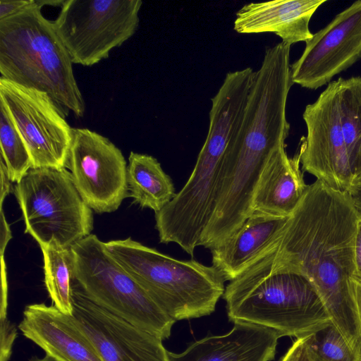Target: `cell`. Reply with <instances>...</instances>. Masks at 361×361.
Listing matches in <instances>:
<instances>
[{"instance_id":"cell-1","label":"cell","mask_w":361,"mask_h":361,"mask_svg":"<svg viewBox=\"0 0 361 361\" xmlns=\"http://www.w3.org/2000/svg\"><path fill=\"white\" fill-rule=\"evenodd\" d=\"M359 219L345 192L317 179L264 253L274 267L299 273L312 283L332 322L361 351L353 288Z\"/></svg>"},{"instance_id":"cell-2","label":"cell","mask_w":361,"mask_h":361,"mask_svg":"<svg viewBox=\"0 0 361 361\" xmlns=\"http://www.w3.org/2000/svg\"><path fill=\"white\" fill-rule=\"evenodd\" d=\"M222 297L231 322L269 328L281 337L302 338L331 321L312 283L274 267L264 253L229 281Z\"/></svg>"},{"instance_id":"cell-3","label":"cell","mask_w":361,"mask_h":361,"mask_svg":"<svg viewBox=\"0 0 361 361\" xmlns=\"http://www.w3.org/2000/svg\"><path fill=\"white\" fill-rule=\"evenodd\" d=\"M73 64L52 20L35 0L0 20V77L46 92L66 116L71 111L82 117L85 104Z\"/></svg>"},{"instance_id":"cell-4","label":"cell","mask_w":361,"mask_h":361,"mask_svg":"<svg viewBox=\"0 0 361 361\" xmlns=\"http://www.w3.org/2000/svg\"><path fill=\"white\" fill-rule=\"evenodd\" d=\"M111 256L176 322L209 315L225 290L212 265L164 255L130 237L105 243Z\"/></svg>"},{"instance_id":"cell-5","label":"cell","mask_w":361,"mask_h":361,"mask_svg":"<svg viewBox=\"0 0 361 361\" xmlns=\"http://www.w3.org/2000/svg\"><path fill=\"white\" fill-rule=\"evenodd\" d=\"M73 280L94 303L162 341L174 319L118 264L106 243L90 234L71 247Z\"/></svg>"},{"instance_id":"cell-6","label":"cell","mask_w":361,"mask_h":361,"mask_svg":"<svg viewBox=\"0 0 361 361\" xmlns=\"http://www.w3.org/2000/svg\"><path fill=\"white\" fill-rule=\"evenodd\" d=\"M13 192L30 234L39 247L54 241L64 247L91 234L92 210L66 168H32Z\"/></svg>"},{"instance_id":"cell-7","label":"cell","mask_w":361,"mask_h":361,"mask_svg":"<svg viewBox=\"0 0 361 361\" xmlns=\"http://www.w3.org/2000/svg\"><path fill=\"white\" fill-rule=\"evenodd\" d=\"M142 4L140 0H65L52 23L73 63L92 66L135 33Z\"/></svg>"},{"instance_id":"cell-8","label":"cell","mask_w":361,"mask_h":361,"mask_svg":"<svg viewBox=\"0 0 361 361\" xmlns=\"http://www.w3.org/2000/svg\"><path fill=\"white\" fill-rule=\"evenodd\" d=\"M0 99L25 141L32 168H66L73 128L51 97L0 77Z\"/></svg>"},{"instance_id":"cell-9","label":"cell","mask_w":361,"mask_h":361,"mask_svg":"<svg viewBox=\"0 0 361 361\" xmlns=\"http://www.w3.org/2000/svg\"><path fill=\"white\" fill-rule=\"evenodd\" d=\"M127 162L110 140L84 128H73L66 167L86 204L98 214L118 209L129 196Z\"/></svg>"},{"instance_id":"cell-10","label":"cell","mask_w":361,"mask_h":361,"mask_svg":"<svg viewBox=\"0 0 361 361\" xmlns=\"http://www.w3.org/2000/svg\"><path fill=\"white\" fill-rule=\"evenodd\" d=\"M338 80L331 82L302 114L307 136L301 139L299 151L302 171L330 188L347 192L355 185L340 116Z\"/></svg>"},{"instance_id":"cell-11","label":"cell","mask_w":361,"mask_h":361,"mask_svg":"<svg viewBox=\"0 0 361 361\" xmlns=\"http://www.w3.org/2000/svg\"><path fill=\"white\" fill-rule=\"evenodd\" d=\"M305 44L290 65L291 80L316 90L361 59V0L337 14Z\"/></svg>"},{"instance_id":"cell-12","label":"cell","mask_w":361,"mask_h":361,"mask_svg":"<svg viewBox=\"0 0 361 361\" xmlns=\"http://www.w3.org/2000/svg\"><path fill=\"white\" fill-rule=\"evenodd\" d=\"M73 316L104 361H169L162 340L90 300L73 279Z\"/></svg>"},{"instance_id":"cell-13","label":"cell","mask_w":361,"mask_h":361,"mask_svg":"<svg viewBox=\"0 0 361 361\" xmlns=\"http://www.w3.org/2000/svg\"><path fill=\"white\" fill-rule=\"evenodd\" d=\"M18 329L58 361H104L73 316L63 314L54 305H27Z\"/></svg>"},{"instance_id":"cell-14","label":"cell","mask_w":361,"mask_h":361,"mask_svg":"<svg viewBox=\"0 0 361 361\" xmlns=\"http://www.w3.org/2000/svg\"><path fill=\"white\" fill-rule=\"evenodd\" d=\"M281 337L269 328L235 322L228 333L202 338L178 354L169 351V361H271Z\"/></svg>"},{"instance_id":"cell-15","label":"cell","mask_w":361,"mask_h":361,"mask_svg":"<svg viewBox=\"0 0 361 361\" xmlns=\"http://www.w3.org/2000/svg\"><path fill=\"white\" fill-rule=\"evenodd\" d=\"M326 0H276L250 3L237 13L233 29L240 34L272 32L290 46L307 42L310 19Z\"/></svg>"},{"instance_id":"cell-16","label":"cell","mask_w":361,"mask_h":361,"mask_svg":"<svg viewBox=\"0 0 361 361\" xmlns=\"http://www.w3.org/2000/svg\"><path fill=\"white\" fill-rule=\"evenodd\" d=\"M288 218L253 211L232 237L210 249L212 266L226 281L233 280L279 238Z\"/></svg>"},{"instance_id":"cell-17","label":"cell","mask_w":361,"mask_h":361,"mask_svg":"<svg viewBox=\"0 0 361 361\" xmlns=\"http://www.w3.org/2000/svg\"><path fill=\"white\" fill-rule=\"evenodd\" d=\"M309 185L304 180L300 157L277 151L264 169L253 199V211L288 217L296 209Z\"/></svg>"},{"instance_id":"cell-18","label":"cell","mask_w":361,"mask_h":361,"mask_svg":"<svg viewBox=\"0 0 361 361\" xmlns=\"http://www.w3.org/2000/svg\"><path fill=\"white\" fill-rule=\"evenodd\" d=\"M129 196L142 208L155 213L162 209L176 195L171 177L151 155L130 153L127 166Z\"/></svg>"},{"instance_id":"cell-19","label":"cell","mask_w":361,"mask_h":361,"mask_svg":"<svg viewBox=\"0 0 361 361\" xmlns=\"http://www.w3.org/2000/svg\"><path fill=\"white\" fill-rule=\"evenodd\" d=\"M338 82L341 129L356 184L361 180V77L340 78Z\"/></svg>"},{"instance_id":"cell-20","label":"cell","mask_w":361,"mask_h":361,"mask_svg":"<svg viewBox=\"0 0 361 361\" xmlns=\"http://www.w3.org/2000/svg\"><path fill=\"white\" fill-rule=\"evenodd\" d=\"M44 262V284L54 305L68 315H73L72 282L73 257L71 247L52 241L40 247Z\"/></svg>"},{"instance_id":"cell-21","label":"cell","mask_w":361,"mask_h":361,"mask_svg":"<svg viewBox=\"0 0 361 361\" xmlns=\"http://www.w3.org/2000/svg\"><path fill=\"white\" fill-rule=\"evenodd\" d=\"M1 159L4 161L12 183L20 181L32 168V159L25 141L11 114L0 99Z\"/></svg>"},{"instance_id":"cell-22","label":"cell","mask_w":361,"mask_h":361,"mask_svg":"<svg viewBox=\"0 0 361 361\" xmlns=\"http://www.w3.org/2000/svg\"><path fill=\"white\" fill-rule=\"evenodd\" d=\"M313 361H358L361 351L353 348L331 321L305 336Z\"/></svg>"},{"instance_id":"cell-23","label":"cell","mask_w":361,"mask_h":361,"mask_svg":"<svg viewBox=\"0 0 361 361\" xmlns=\"http://www.w3.org/2000/svg\"><path fill=\"white\" fill-rule=\"evenodd\" d=\"M1 361H8L16 332L6 319V314H1Z\"/></svg>"},{"instance_id":"cell-24","label":"cell","mask_w":361,"mask_h":361,"mask_svg":"<svg viewBox=\"0 0 361 361\" xmlns=\"http://www.w3.org/2000/svg\"><path fill=\"white\" fill-rule=\"evenodd\" d=\"M280 361H313L305 337L297 338Z\"/></svg>"},{"instance_id":"cell-25","label":"cell","mask_w":361,"mask_h":361,"mask_svg":"<svg viewBox=\"0 0 361 361\" xmlns=\"http://www.w3.org/2000/svg\"><path fill=\"white\" fill-rule=\"evenodd\" d=\"M32 1L33 0H1L0 20L18 13Z\"/></svg>"},{"instance_id":"cell-26","label":"cell","mask_w":361,"mask_h":361,"mask_svg":"<svg viewBox=\"0 0 361 361\" xmlns=\"http://www.w3.org/2000/svg\"><path fill=\"white\" fill-rule=\"evenodd\" d=\"M354 276L361 280V218L359 219L354 243Z\"/></svg>"},{"instance_id":"cell-27","label":"cell","mask_w":361,"mask_h":361,"mask_svg":"<svg viewBox=\"0 0 361 361\" xmlns=\"http://www.w3.org/2000/svg\"><path fill=\"white\" fill-rule=\"evenodd\" d=\"M345 193L357 216L361 218V180L353 185Z\"/></svg>"},{"instance_id":"cell-28","label":"cell","mask_w":361,"mask_h":361,"mask_svg":"<svg viewBox=\"0 0 361 361\" xmlns=\"http://www.w3.org/2000/svg\"><path fill=\"white\" fill-rule=\"evenodd\" d=\"M1 209H2L3 202L6 197L9 194L11 191V183H12L8 173V170L6 169V164H4V161L1 159Z\"/></svg>"},{"instance_id":"cell-29","label":"cell","mask_w":361,"mask_h":361,"mask_svg":"<svg viewBox=\"0 0 361 361\" xmlns=\"http://www.w3.org/2000/svg\"><path fill=\"white\" fill-rule=\"evenodd\" d=\"M11 238L10 226L6 220L3 209H1V255H4L6 245Z\"/></svg>"},{"instance_id":"cell-30","label":"cell","mask_w":361,"mask_h":361,"mask_svg":"<svg viewBox=\"0 0 361 361\" xmlns=\"http://www.w3.org/2000/svg\"><path fill=\"white\" fill-rule=\"evenodd\" d=\"M353 288L356 312L361 332V280L355 276L353 278Z\"/></svg>"},{"instance_id":"cell-31","label":"cell","mask_w":361,"mask_h":361,"mask_svg":"<svg viewBox=\"0 0 361 361\" xmlns=\"http://www.w3.org/2000/svg\"><path fill=\"white\" fill-rule=\"evenodd\" d=\"M36 3L42 8L44 6H61L63 4L65 0H35Z\"/></svg>"},{"instance_id":"cell-32","label":"cell","mask_w":361,"mask_h":361,"mask_svg":"<svg viewBox=\"0 0 361 361\" xmlns=\"http://www.w3.org/2000/svg\"><path fill=\"white\" fill-rule=\"evenodd\" d=\"M30 361H58V360L46 354V355L44 356L43 357H41V358L32 357Z\"/></svg>"},{"instance_id":"cell-33","label":"cell","mask_w":361,"mask_h":361,"mask_svg":"<svg viewBox=\"0 0 361 361\" xmlns=\"http://www.w3.org/2000/svg\"><path fill=\"white\" fill-rule=\"evenodd\" d=\"M358 361H361V359H360V360H359Z\"/></svg>"}]
</instances>
